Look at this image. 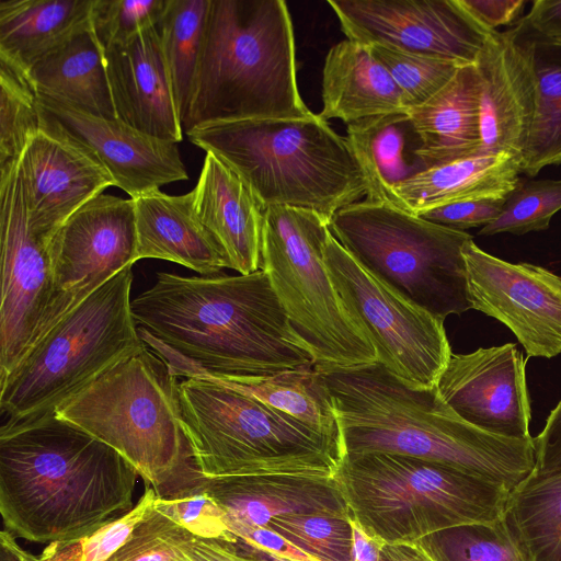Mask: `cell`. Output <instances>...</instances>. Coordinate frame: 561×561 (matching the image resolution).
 Returning a JSON list of instances; mask_svg holds the SVG:
<instances>
[{
	"label": "cell",
	"mask_w": 561,
	"mask_h": 561,
	"mask_svg": "<svg viewBox=\"0 0 561 561\" xmlns=\"http://www.w3.org/2000/svg\"><path fill=\"white\" fill-rule=\"evenodd\" d=\"M131 312L141 329L209 374L270 376L316 365L263 270L237 276L159 272L131 300Z\"/></svg>",
	"instance_id": "cell-1"
},
{
	"label": "cell",
	"mask_w": 561,
	"mask_h": 561,
	"mask_svg": "<svg viewBox=\"0 0 561 561\" xmlns=\"http://www.w3.org/2000/svg\"><path fill=\"white\" fill-rule=\"evenodd\" d=\"M139 476L118 451L49 413L0 428V513L34 542L82 537L129 512Z\"/></svg>",
	"instance_id": "cell-2"
},
{
	"label": "cell",
	"mask_w": 561,
	"mask_h": 561,
	"mask_svg": "<svg viewBox=\"0 0 561 561\" xmlns=\"http://www.w3.org/2000/svg\"><path fill=\"white\" fill-rule=\"evenodd\" d=\"M316 369L337 420L344 456L387 453L415 457L510 491L535 471L533 437L508 438L471 425L444 401L437 387L411 388L379 362Z\"/></svg>",
	"instance_id": "cell-3"
},
{
	"label": "cell",
	"mask_w": 561,
	"mask_h": 561,
	"mask_svg": "<svg viewBox=\"0 0 561 561\" xmlns=\"http://www.w3.org/2000/svg\"><path fill=\"white\" fill-rule=\"evenodd\" d=\"M312 114L298 90L286 2L209 0L183 133L213 123Z\"/></svg>",
	"instance_id": "cell-4"
},
{
	"label": "cell",
	"mask_w": 561,
	"mask_h": 561,
	"mask_svg": "<svg viewBox=\"0 0 561 561\" xmlns=\"http://www.w3.org/2000/svg\"><path fill=\"white\" fill-rule=\"evenodd\" d=\"M191 142L230 167L264 206L314 210L331 221L368 192L347 137L319 114L300 119H247L202 125Z\"/></svg>",
	"instance_id": "cell-5"
},
{
	"label": "cell",
	"mask_w": 561,
	"mask_h": 561,
	"mask_svg": "<svg viewBox=\"0 0 561 561\" xmlns=\"http://www.w3.org/2000/svg\"><path fill=\"white\" fill-rule=\"evenodd\" d=\"M178 383L145 343L54 413L114 448L145 486L169 497L202 474L181 426Z\"/></svg>",
	"instance_id": "cell-6"
},
{
	"label": "cell",
	"mask_w": 561,
	"mask_h": 561,
	"mask_svg": "<svg viewBox=\"0 0 561 561\" xmlns=\"http://www.w3.org/2000/svg\"><path fill=\"white\" fill-rule=\"evenodd\" d=\"M180 422L204 477L291 474L335 478L340 442L216 381L178 383Z\"/></svg>",
	"instance_id": "cell-7"
},
{
	"label": "cell",
	"mask_w": 561,
	"mask_h": 561,
	"mask_svg": "<svg viewBox=\"0 0 561 561\" xmlns=\"http://www.w3.org/2000/svg\"><path fill=\"white\" fill-rule=\"evenodd\" d=\"M335 479L351 517L389 543L500 520L512 492L440 463L387 453L345 455Z\"/></svg>",
	"instance_id": "cell-8"
},
{
	"label": "cell",
	"mask_w": 561,
	"mask_h": 561,
	"mask_svg": "<svg viewBox=\"0 0 561 561\" xmlns=\"http://www.w3.org/2000/svg\"><path fill=\"white\" fill-rule=\"evenodd\" d=\"M131 267L62 317L0 380L2 425L54 413L145 344L131 312Z\"/></svg>",
	"instance_id": "cell-9"
},
{
	"label": "cell",
	"mask_w": 561,
	"mask_h": 561,
	"mask_svg": "<svg viewBox=\"0 0 561 561\" xmlns=\"http://www.w3.org/2000/svg\"><path fill=\"white\" fill-rule=\"evenodd\" d=\"M329 228L368 272L433 316L471 309L461 253L470 233L366 198L340 209Z\"/></svg>",
	"instance_id": "cell-10"
},
{
	"label": "cell",
	"mask_w": 561,
	"mask_h": 561,
	"mask_svg": "<svg viewBox=\"0 0 561 561\" xmlns=\"http://www.w3.org/2000/svg\"><path fill=\"white\" fill-rule=\"evenodd\" d=\"M330 220L301 207L264 208L262 268L291 325L311 350L316 368L378 362L363 329L345 309L329 275L323 245Z\"/></svg>",
	"instance_id": "cell-11"
},
{
	"label": "cell",
	"mask_w": 561,
	"mask_h": 561,
	"mask_svg": "<svg viewBox=\"0 0 561 561\" xmlns=\"http://www.w3.org/2000/svg\"><path fill=\"white\" fill-rule=\"evenodd\" d=\"M323 257L345 309L370 340L378 362L411 388L436 387L453 354L444 320L368 272L331 231Z\"/></svg>",
	"instance_id": "cell-12"
},
{
	"label": "cell",
	"mask_w": 561,
	"mask_h": 561,
	"mask_svg": "<svg viewBox=\"0 0 561 561\" xmlns=\"http://www.w3.org/2000/svg\"><path fill=\"white\" fill-rule=\"evenodd\" d=\"M0 380L43 335L54 298L48 244L30 229L20 160L0 169Z\"/></svg>",
	"instance_id": "cell-13"
},
{
	"label": "cell",
	"mask_w": 561,
	"mask_h": 561,
	"mask_svg": "<svg viewBox=\"0 0 561 561\" xmlns=\"http://www.w3.org/2000/svg\"><path fill=\"white\" fill-rule=\"evenodd\" d=\"M48 253L54 298L43 335L92 293L139 260L134 199L103 193L94 196L55 231Z\"/></svg>",
	"instance_id": "cell-14"
},
{
	"label": "cell",
	"mask_w": 561,
	"mask_h": 561,
	"mask_svg": "<svg viewBox=\"0 0 561 561\" xmlns=\"http://www.w3.org/2000/svg\"><path fill=\"white\" fill-rule=\"evenodd\" d=\"M347 39L474 66L492 32L459 0H328Z\"/></svg>",
	"instance_id": "cell-15"
},
{
	"label": "cell",
	"mask_w": 561,
	"mask_h": 561,
	"mask_svg": "<svg viewBox=\"0 0 561 561\" xmlns=\"http://www.w3.org/2000/svg\"><path fill=\"white\" fill-rule=\"evenodd\" d=\"M37 111L42 131L75 147L105 169L114 185L130 198L188 178L175 142L45 94L37 93Z\"/></svg>",
	"instance_id": "cell-16"
},
{
	"label": "cell",
	"mask_w": 561,
	"mask_h": 561,
	"mask_svg": "<svg viewBox=\"0 0 561 561\" xmlns=\"http://www.w3.org/2000/svg\"><path fill=\"white\" fill-rule=\"evenodd\" d=\"M471 309L504 323L529 357L561 354V277L530 263H510L468 240L461 249Z\"/></svg>",
	"instance_id": "cell-17"
},
{
	"label": "cell",
	"mask_w": 561,
	"mask_h": 561,
	"mask_svg": "<svg viewBox=\"0 0 561 561\" xmlns=\"http://www.w3.org/2000/svg\"><path fill=\"white\" fill-rule=\"evenodd\" d=\"M436 387L471 425L497 436L531 437L526 362L515 343L451 354Z\"/></svg>",
	"instance_id": "cell-18"
},
{
	"label": "cell",
	"mask_w": 561,
	"mask_h": 561,
	"mask_svg": "<svg viewBox=\"0 0 561 561\" xmlns=\"http://www.w3.org/2000/svg\"><path fill=\"white\" fill-rule=\"evenodd\" d=\"M480 80V133L483 153L520 159L539 102L530 47L514 24L493 31L474 65Z\"/></svg>",
	"instance_id": "cell-19"
},
{
	"label": "cell",
	"mask_w": 561,
	"mask_h": 561,
	"mask_svg": "<svg viewBox=\"0 0 561 561\" xmlns=\"http://www.w3.org/2000/svg\"><path fill=\"white\" fill-rule=\"evenodd\" d=\"M20 167L30 229L47 244L71 214L114 185L105 169L42 130L27 144Z\"/></svg>",
	"instance_id": "cell-20"
},
{
	"label": "cell",
	"mask_w": 561,
	"mask_h": 561,
	"mask_svg": "<svg viewBox=\"0 0 561 561\" xmlns=\"http://www.w3.org/2000/svg\"><path fill=\"white\" fill-rule=\"evenodd\" d=\"M103 57L117 119L152 137L180 142L183 129L158 26L104 48Z\"/></svg>",
	"instance_id": "cell-21"
},
{
	"label": "cell",
	"mask_w": 561,
	"mask_h": 561,
	"mask_svg": "<svg viewBox=\"0 0 561 561\" xmlns=\"http://www.w3.org/2000/svg\"><path fill=\"white\" fill-rule=\"evenodd\" d=\"M224 511L226 518L266 527L271 519L294 514H330L350 517L351 512L335 478L254 474L197 480Z\"/></svg>",
	"instance_id": "cell-22"
},
{
	"label": "cell",
	"mask_w": 561,
	"mask_h": 561,
	"mask_svg": "<svg viewBox=\"0 0 561 561\" xmlns=\"http://www.w3.org/2000/svg\"><path fill=\"white\" fill-rule=\"evenodd\" d=\"M193 191L196 214L219 243L228 268L241 275L261 270L264 206L245 182L206 152Z\"/></svg>",
	"instance_id": "cell-23"
},
{
	"label": "cell",
	"mask_w": 561,
	"mask_h": 561,
	"mask_svg": "<svg viewBox=\"0 0 561 561\" xmlns=\"http://www.w3.org/2000/svg\"><path fill=\"white\" fill-rule=\"evenodd\" d=\"M133 199L139 260H165L205 276L228 268L219 243L196 214L193 190L183 195L158 190Z\"/></svg>",
	"instance_id": "cell-24"
},
{
	"label": "cell",
	"mask_w": 561,
	"mask_h": 561,
	"mask_svg": "<svg viewBox=\"0 0 561 561\" xmlns=\"http://www.w3.org/2000/svg\"><path fill=\"white\" fill-rule=\"evenodd\" d=\"M139 334L146 345L165 362L175 377H199L216 381L342 444L330 397L314 367L270 376L214 375L186 362L146 330L141 329Z\"/></svg>",
	"instance_id": "cell-25"
},
{
	"label": "cell",
	"mask_w": 561,
	"mask_h": 561,
	"mask_svg": "<svg viewBox=\"0 0 561 561\" xmlns=\"http://www.w3.org/2000/svg\"><path fill=\"white\" fill-rule=\"evenodd\" d=\"M407 114L421 141L416 156L425 170L483 153L474 66L460 67L440 91Z\"/></svg>",
	"instance_id": "cell-26"
},
{
	"label": "cell",
	"mask_w": 561,
	"mask_h": 561,
	"mask_svg": "<svg viewBox=\"0 0 561 561\" xmlns=\"http://www.w3.org/2000/svg\"><path fill=\"white\" fill-rule=\"evenodd\" d=\"M319 116L347 125L376 116L407 113L400 89L367 45L344 39L331 47L322 70Z\"/></svg>",
	"instance_id": "cell-27"
},
{
	"label": "cell",
	"mask_w": 561,
	"mask_h": 561,
	"mask_svg": "<svg viewBox=\"0 0 561 561\" xmlns=\"http://www.w3.org/2000/svg\"><path fill=\"white\" fill-rule=\"evenodd\" d=\"M520 159L480 153L426 169L392 187L397 206L421 215L472 199L506 197L519 181Z\"/></svg>",
	"instance_id": "cell-28"
},
{
	"label": "cell",
	"mask_w": 561,
	"mask_h": 561,
	"mask_svg": "<svg viewBox=\"0 0 561 561\" xmlns=\"http://www.w3.org/2000/svg\"><path fill=\"white\" fill-rule=\"evenodd\" d=\"M37 93L95 116L115 119L103 49L91 24L34 64L27 71Z\"/></svg>",
	"instance_id": "cell-29"
},
{
	"label": "cell",
	"mask_w": 561,
	"mask_h": 561,
	"mask_svg": "<svg viewBox=\"0 0 561 561\" xmlns=\"http://www.w3.org/2000/svg\"><path fill=\"white\" fill-rule=\"evenodd\" d=\"M94 0H2L0 55L28 69L90 25Z\"/></svg>",
	"instance_id": "cell-30"
},
{
	"label": "cell",
	"mask_w": 561,
	"mask_h": 561,
	"mask_svg": "<svg viewBox=\"0 0 561 561\" xmlns=\"http://www.w3.org/2000/svg\"><path fill=\"white\" fill-rule=\"evenodd\" d=\"M415 137L407 113L376 116L347 125V139L368 181L366 199L396 205L392 187L424 171L408 161L410 158L421 162L417 157L408 156V150L416 152L408 149L409 139Z\"/></svg>",
	"instance_id": "cell-31"
},
{
	"label": "cell",
	"mask_w": 561,
	"mask_h": 561,
	"mask_svg": "<svg viewBox=\"0 0 561 561\" xmlns=\"http://www.w3.org/2000/svg\"><path fill=\"white\" fill-rule=\"evenodd\" d=\"M502 522L522 561H561V474L533 473L511 492Z\"/></svg>",
	"instance_id": "cell-32"
},
{
	"label": "cell",
	"mask_w": 561,
	"mask_h": 561,
	"mask_svg": "<svg viewBox=\"0 0 561 561\" xmlns=\"http://www.w3.org/2000/svg\"><path fill=\"white\" fill-rule=\"evenodd\" d=\"M528 43L538 77L539 102L520 173L533 178L543 168L561 165V42L534 32L524 18L515 23Z\"/></svg>",
	"instance_id": "cell-33"
},
{
	"label": "cell",
	"mask_w": 561,
	"mask_h": 561,
	"mask_svg": "<svg viewBox=\"0 0 561 561\" xmlns=\"http://www.w3.org/2000/svg\"><path fill=\"white\" fill-rule=\"evenodd\" d=\"M208 5L209 0H168L157 25L181 125L191 101Z\"/></svg>",
	"instance_id": "cell-34"
},
{
	"label": "cell",
	"mask_w": 561,
	"mask_h": 561,
	"mask_svg": "<svg viewBox=\"0 0 561 561\" xmlns=\"http://www.w3.org/2000/svg\"><path fill=\"white\" fill-rule=\"evenodd\" d=\"M39 130L37 91L27 71L0 55V169L18 162Z\"/></svg>",
	"instance_id": "cell-35"
},
{
	"label": "cell",
	"mask_w": 561,
	"mask_h": 561,
	"mask_svg": "<svg viewBox=\"0 0 561 561\" xmlns=\"http://www.w3.org/2000/svg\"><path fill=\"white\" fill-rule=\"evenodd\" d=\"M417 543L434 561H522L502 519L446 528Z\"/></svg>",
	"instance_id": "cell-36"
},
{
	"label": "cell",
	"mask_w": 561,
	"mask_h": 561,
	"mask_svg": "<svg viewBox=\"0 0 561 561\" xmlns=\"http://www.w3.org/2000/svg\"><path fill=\"white\" fill-rule=\"evenodd\" d=\"M157 494L152 488L145 492L126 514L112 517L89 534L68 540L49 542L38 556L42 561H106L131 536L135 528L153 510Z\"/></svg>",
	"instance_id": "cell-37"
},
{
	"label": "cell",
	"mask_w": 561,
	"mask_h": 561,
	"mask_svg": "<svg viewBox=\"0 0 561 561\" xmlns=\"http://www.w3.org/2000/svg\"><path fill=\"white\" fill-rule=\"evenodd\" d=\"M350 517L321 513L294 514L275 517L266 527L314 561H351L353 533Z\"/></svg>",
	"instance_id": "cell-38"
},
{
	"label": "cell",
	"mask_w": 561,
	"mask_h": 561,
	"mask_svg": "<svg viewBox=\"0 0 561 561\" xmlns=\"http://www.w3.org/2000/svg\"><path fill=\"white\" fill-rule=\"evenodd\" d=\"M561 210V180L519 179L506 196L502 213L480 236L508 232L525 234L548 229L552 217Z\"/></svg>",
	"instance_id": "cell-39"
},
{
	"label": "cell",
	"mask_w": 561,
	"mask_h": 561,
	"mask_svg": "<svg viewBox=\"0 0 561 561\" xmlns=\"http://www.w3.org/2000/svg\"><path fill=\"white\" fill-rule=\"evenodd\" d=\"M400 89L407 108L419 106L440 91L460 66L382 46H369Z\"/></svg>",
	"instance_id": "cell-40"
},
{
	"label": "cell",
	"mask_w": 561,
	"mask_h": 561,
	"mask_svg": "<svg viewBox=\"0 0 561 561\" xmlns=\"http://www.w3.org/2000/svg\"><path fill=\"white\" fill-rule=\"evenodd\" d=\"M168 0H94L90 24L102 49L158 25Z\"/></svg>",
	"instance_id": "cell-41"
},
{
	"label": "cell",
	"mask_w": 561,
	"mask_h": 561,
	"mask_svg": "<svg viewBox=\"0 0 561 561\" xmlns=\"http://www.w3.org/2000/svg\"><path fill=\"white\" fill-rule=\"evenodd\" d=\"M193 536L153 506L150 515L106 561H179V546Z\"/></svg>",
	"instance_id": "cell-42"
},
{
	"label": "cell",
	"mask_w": 561,
	"mask_h": 561,
	"mask_svg": "<svg viewBox=\"0 0 561 561\" xmlns=\"http://www.w3.org/2000/svg\"><path fill=\"white\" fill-rule=\"evenodd\" d=\"M154 507L196 537L237 540L227 527L224 511L198 488L197 481L193 488L173 496H157Z\"/></svg>",
	"instance_id": "cell-43"
},
{
	"label": "cell",
	"mask_w": 561,
	"mask_h": 561,
	"mask_svg": "<svg viewBox=\"0 0 561 561\" xmlns=\"http://www.w3.org/2000/svg\"><path fill=\"white\" fill-rule=\"evenodd\" d=\"M506 197L458 202L427 210L419 216L451 229L483 228L502 213Z\"/></svg>",
	"instance_id": "cell-44"
},
{
	"label": "cell",
	"mask_w": 561,
	"mask_h": 561,
	"mask_svg": "<svg viewBox=\"0 0 561 561\" xmlns=\"http://www.w3.org/2000/svg\"><path fill=\"white\" fill-rule=\"evenodd\" d=\"M537 476L561 474V401L550 412L540 434L534 438Z\"/></svg>",
	"instance_id": "cell-45"
},
{
	"label": "cell",
	"mask_w": 561,
	"mask_h": 561,
	"mask_svg": "<svg viewBox=\"0 0 561 561\" xmlns=\"http://www.w3.org/2000/svg\"><path fill=\"white\" fill-rule=\"evenodd\" d=\"M229 530L242 540L276 556L294 561H314L300 549L291 545L282 535L268 527L252 526L226 518Z\"/></svg>",
	"instance_id": "cell-46"
},
{
	"label": "cell",
	"mask_w": 561,
	"mask_h": 561,
	"mask_svg": "<svg viewBox=\"0 0 561 561\" xmlns=\"http://www.w3.org/2000/svg\"><path fill=\"white\" fill-rule=\"evenodd\" d=\"M462 8L486 31L514 25L522 19L524 0H459Z\"/></svg>",
	"instance_id": "cell-47"
},
{
	"label": "cell",
	"mask_w": 561,
	"mask_h": 561,
	"mask_svg": "<svg viewBox=\"0 0 561 561\" xmlns=\"http://www.w3.org/2000/svg\"><path fill=\"white\" fill-rule=\"evenodd\" d=\"M183 561H251L239 554L230 541L193 536L179 546Z\"/></svg>",
	"instance_id": "cell-48"
},
{
	"label": "cell",
	"mask_w": 561,
	"mask_h": 561,
	"mask_svg": "<svg viewBox=\"0 0 561 561\" xmlns=\"http://www.w3.org/2000/svg\"><path fill=\"white\" fill-rule=\"evenodd\" d=\"M523 18L537 34L561 42V1L536 0Z\"/></svg>",
	"instance_id": "cell-49"
},
{
	"label": "cell",
	"mask_w": 561,
	"mask_h": 561,
	"mask_svg": "<svg viewBox=\"0 0 561 561\" xmlns=\"http://www.w3.org/2000/svg\"><path fill=\"white\" fill-rule=\"evenodd\" d=\"M350 523L353 533L351 561H379L383 542L369 536L353 517H350Z\"/></svg>",
	"instance_id": "cell-50"
},
{
	"label": "cell",
	"mask_w": 561,
	"mask_h": 561,
	"mask_svg": "<svg viewBox=\"0 0 561 561\" xmlns=\"http://www.w3.org/2000/svg\"><path fill=\"white\" fill-rule=\"evenodd\" d=\"M379 561H434L417 542H383Z\"/></svg>",
	"instance_id": "cell-51"
},
{
	"label": "cell",
	"mask_w": 561,
	"mask_h": 561,
	"mask_svg": "<svg viewBox=\"0 0 561 561\" xmlns=\"http://www.w3.org/2000/svg\"><path fill=\"white\" fill-rule=\"evenodd\" d=\"M233 549L242 557L251 561H294L287 558L276 556L274 553L264 551L244 540L237 537L234 542H231Z\"/></svg>",
	"instance_id": "cell-52"
},
{
	"label": "cell",
	"mask_w": 561,
	"mask_h": 561,
	"mask_svg": "<svg viewBox=\"0 0 561 561\" xmlns=\"http://www.w3.org/2000/svg\"><path fill=\"white\" fill-rule=\"evenodd\" d=\"M179 561H183V560L180 558V560H179Z\"/></svg>",
	"instance_id": "cell-53"
}]
</instances>
